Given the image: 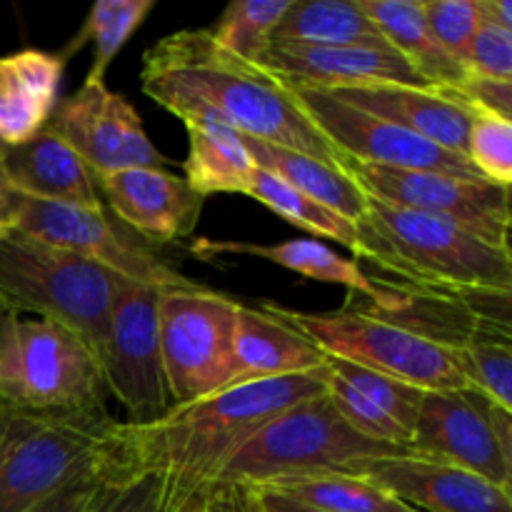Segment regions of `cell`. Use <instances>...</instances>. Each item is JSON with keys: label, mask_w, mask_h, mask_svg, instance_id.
<instances>
[{"label": "cell", "mask_w": 512, "mask_h": 512, "mask_svg": "<svg viewBox=\"0 0 512 512\" xmlns=\"http://www.w3.org/2000/svg\"><path fill=\"white\" fill-rule=\"evenodd\" d=\"M345 170L368 198L448 220L483 243L510 253V188L485 178L380 168L355 160H345Z\"/></svg>", "instance_id": "12"}, {"label": "cell", "mask_w": 512, "mask_h": 512, "mask_svg": "<svg viewBox=\"0 0 512 512\" xmlns=\"http://www.w3.org/2000/svg\"><path fill=\"white\" fill-rule=\"evenodd\" d=\"M325 93L465 158L470 123H473V105L455 88L383 83L335 88L325 90Z\"/></svg>", "instance_id": "19"}, {"label": "cell", "mask_w": 512, "mask_h": 512, "mask_svg": "<svg viewBox=\"0 0 512 512\" xmlns=\"http://www.w3.org/2000/svg\"><path fill=\"white\" fill-rule=\"evenodd\" d=\"M248 195L253 200H258V203H263L268 210H273L278 218L288 220L295 228L305 230V233L315 235V238H325L343 245L358 260L363 255V243H360L355 223L345 220L343 215L333 213V210L323 208V205L313 203V200L305 198L303 193L293 190L288 183L275 178L268 170H255V178Z\"/></svg>", "instance_id": "32"}, {"label": "cell", "mask_w": 512, "mask_h": 512, "mask_svg": "<svg viewBox=\"0 0 512 512\" xmlns=\"http://www.w3.org/2000/svg\"><path fill=\"white\" fill-rule=\"evenodd\" d=\"M458 90L473 108L512 120V80H493L468 75Z\"/></svg>", "instance_id": "39"}, {"label": "cell", "mask_w": 512, "mask_h": 512, "mask_svg": "<svg viewBox=\"0 0 512 512\" xmlns=\"http://www.w3.org/2000/svg\"><path fill=\"white\" fill-rule=\"evenodd\" d=\"M3 168L10 188L20 198L80 208L105 205L93 170L50 128L40 130L25 143L3 148Z\"/></svg>", "instance_id": "21"}, {"label": "cell", "mask_w": 512, "mask_h": 512, "mask_svg": "<svg viewBox=\"0 0 512 512\" xmlns=\"http://www.w3.org/2000/svg\"><path fill=\"white\" fill-rule=\"evenodd\" d=\"M290 8V0H235L223 10L208 33L220 48L248 63H258L270 48L275 25Z\"/></svg>", "instance_id": "33"}, {"label": "cell", "mask_w": 512, "mask_h": 512, "mask_svg": "<svg viewBox=\"0 0 512 512\" xmlns=\"http://www.w3.org/2000/svg\"><path fill=\"white\" fill-rule=\"evenodd\" d=\"M95 355L63 325L0 308V408L105 410Z\"/></svg>", "instance_id": "7"}, {"label": "cell", "mask_w": 512, "mask_h": 512, "mask_svg": "<svg viewBox=\"0 0 512 512\" xmlns=\"http://www.w3.org/2000/svg\"><path fill=\"white\" fill-rule=\"evenodd\" d=\"M458 358L470 388L512 413V338L488 335L460 348Z\"/></svg>", "instance_id": "34"}, {"label": "cell", "mask_w": 512, "mask_h": 512, "mask_svg": "<svg viewBox=\"0 0 512 512\" xmlns=\"http://www.w3.org/2000/svg\"><path fill=\"white\" fill-rule=\"evenodd\" d=\"M115 420L105 410L0 408V512H28L100 468Z\"/></svg>", "instance_id": "6"}, {"label": "cell", "mask_w": 512, "mask_h": 512, "mask_svg": "<svg viewBox=\"0 0 512 512\" xmlns=\"http://www.w3.org/2000/svg\"><path fill=\"white\" fill-rule=\"evenodd\" d=\"M290 90L315 128L335 145L345 160L395 170H428V173H448L460 178H483L463 155L450 153L378 115L363 113L325 90Z\"/></svg>", "instance_id": "14"}, {"label": "cell", "mask_w": 512, "mask_h": 512, "mask_svg": "<svg viewBox=\"0 0 512 512\" xmlns=\"http://www.w3.org/2000/svg\"><path fill=\"white\" fill-rule=\"evenodd\" d=\"M245 145H248L258 168L273 173L275 178L288 183L290 188L303 193L313 203L343 215L350 223H358L368 213L370 198L350 178L348 170L333 168L323 160H315L310 155L298 153V150L263 143V140L245 138Z\"/></svg>", "instance_id": "28"}, {"label": "cell", "mask_w": 512, "mask_h": 512, "mask_svg": "<svg viewBox=\"0 0 512 512\" xmlns=\"http://www.w3.org/2000/svg\"><path fill=\"white\" fill-rule=\"evenodd\" d=\"M410 450L470 470L512 493V413L478 390L423 393Z\"/></svg>", "instance_id": "11"}, {"label": "cell", "mask_w": 512, "mask_h": 512, "mask_svg": "<svg viewBox=\"0 0 512 512\" xmlns=\"http://www.w3.org/2000/svg\"><path fill=\"white\" fill-rule=\"evenodd\" d=\"M265 488L320 512H418L365 475L325 473Z\"/></svg>", "instance_id": "30"}, {"label": "cell", "mask_w": 512, "mask_h": 512, "mask_svg": "<svg viewBox=\"0 0 512 512\" xmlns=\"http://www.w3.org/2000/svg\"><path fill=\"white\" fill-rule=\"evenodd\" d=\"M363 243L360 260L388 283L430 290H512V253L493 248L448 220L395 208L370 198L355 223Z\"/></svg>", "instance_id": "3"}, {"label": "cell", "mask_w": 512, "mask_h": 512, "mask_svg": "<svg viewBox=\"0 0 512 512\" xmlns=\"http://www.w3.org/2000/svg\"><path fill=\"white\" fill-rule=\"evenodd\" d=\"M233 380L230 385L285 378L325 368L328 355L305 338L288 320L278 318L268 305H238L233 338Z\"/></svg>", "instance_id": "22"}, {"label": "cell", "mask_w": 512, "mask_h": 512, "mask_svg": "<svg viewBox=\"0 0 512 512\" xmlns=\"http://www.w3.org/2000/svg\"><path fill=\"white\" fill-rule=\"evenodd\" d=\"M468 75L493 80H512V30L480 23L468 53Z\"/></svg>", "instance_id": "37"}, {"label": "cell", "mask_w": 512, "mask_h": 512, "mask_svg": "<svg viewBox=\"0 0 512 512\" xmlns=\"http://www.w3.org/2000/svg\"><path fill=\"white\" fill-rule=\"evenodd\" d=\"M365 478L418 512H512V493L490 480L423 455L370 463Z\"/></svg>", "instance_id": "20"}, {"label": "cell", "mask_w": 512, "mask_h": 512, "mask_svg": "<svg viewBox=\"0 0 512 512\" xmlns=\"http://www.w3.org/2000/svg\"><path fill=\"white\" fill-rule=\"evenodd\" d=\"M48 128L78 153L93 175L128 168H168L170 160L145 133L138 110L105 83H83L58 100Z\"/></svg>", "instance_id": "15"}, {"label": "cell", "mask_w": 512, "mask_h": 512, "mask_svg": "<svg viewBox=\"0 0 512 512\" xmlns=\"http://www.w3.org/2000/svg\"><path fill=\"white\" fill-rule=\"evenodd\" d=\"M270 43L363 45L385 43L358 0H290Z\"/></svg>", "instance_id": "29"}, {"label": "cell", "mask_w": 512, "mask_h": 512, "mask_svg": "<svg viewBox=\"0 0 512 512\" xmlns=\"http://www.w3.org/2000/svg\"><path fill=\"white\" fill-rule=\"evenodd\" d=\"M225 512H255L253 498H250V490L248 488L235 490V495L230 498V503H228V508H225Z\"/></svg>", "instance_id": "43"}, {"label": "cell", "mask_w": 512, "mask_h": 512, "mask_svg": "<svg viewBox=\"0 0 512 512\" xmlns=\"http://www.w3.org/2000/svg\"><path fill=\"white\" fill-rule=\"evenodd\" d=\"M465 158L485 180L510 188L512 183V120L473 108Z\"/></svg>", "instance_id": "35"}, {"label": "cell", "mask_w": 512, "mask_h": 512, "mask_svg": "<svg viewBox=\"0 0 512 512\" xmlns=\"http://www.w3.org/2000/svg\"><path fill=\"white\" fill-rule=\"evenodd\" d=\"M10 230L80 255L130 283L150 285L155 290H190L200 285L155 253L153 245L125 228L105 205L80 208L18 195Z\"/></svg>", "instance_id": "10"}, {"label": "cell", "mask_w": 512, "mask_h": 512, "mask_svg": "<svg viewBox=\"0 0 512 512\" xmlns=\"http://www.w3.org/2000/svg\"><path fill=\"white\" fill-rule=\"evenodd\" d=\"M15 203H18V193L10 188L3 168V150H0V225H5V228H10V223H13Z\"/></svg>", "instance_id": "42"}, {"label": "cell", "mask_w": 512, "mask_h": 512, "mask_svg": "<svg viewBox=\"0 0 512 512\" xmlns=\"http://www.w3.org/2000/svg\"><path fill=\"white\" fill-rule=\"evenodd\" d=\"M125 283L80 255L18 230L0 238V308L63 325L98 365H103L110 315Z\"/></svg>", "instance_id": "4"}, {"label": "cell", "mask_w": 512, "mask_h": 512, "mask_svg": "<svg viewBox=\"0 0 512 512\" xmlns=\"http://www.w3.org/2000/svg\"><path fill=\"white\" fill-rule=\"evenodd\" d=\"M238 305L240 300L205 285L160 290V350L173 405L193 403L230 388Z\"/></svg>", "instance_id": "9"}, {"label": "cell", "mask_w": 512, "mask_h": 512, "mask_svg": "<svg viewBox=\"0 0 512 512\" xmlns=\"http://www.w3.org/2000/svg\"><path fill=\"white\" fill-rule=\"evenodd\" d=\"M0 150H3V145H0Z\"/></svg>", "instance_id": "45"}, {"label": "cell", "mask_w": 512, "mask_h": 512, "mask_svg": "<svg viewBox=\"0 0 512 512\" xmlns=\"http://www.w3.org/2000/svg\"><path fill=\"white\" fill-rule=\"evenodd\" d=\"M105 485L88 512H223L230 483L193 488L158 470L123 473L105 460Z\"/></svg>", "instance_id": "26"}, {"label": "cell", "mask_w": 512, "mask_h": 512, "mask_svg": "<svg viewBox=\"0 0 512 512\" xmlns=\"http://www.w3.org/2000/svg\"><path fill=\"white\" fill-rule=\"evenodd\" d=\"M325 368V395L350 428L378 443L410 448L423 390L340 358H328Z\"/></svg>", "instance_id": "18"}, {"label": "cell", "mask_w": 512, "mask_h": 512, "mask_svg": "<svg viewBox=\"0 0 512 512\" xmlns=\"http://www.w3.org/2000/svg\"><path fill=\"white\" fill-rule=\"evenodd\" d=\"M65 60L48 50H18L0 58V145H20L48 128L58 105Z\"/></svg>", "instance_id": "23"}, {"label": "cell", "mask_w": 512, "mask_h": 512, "mask_svg": "<svg viewBox=\"0 0 512 512\" xmlns=\"http://www.w3.org/2000/svg\"><path fill=\"white\" fill-rule=\"evenodd\" d=\"M8 230H10V228H5V225H0V238H3V235L8 233Z\"/></svg>", "instance_id": "44"}, {"label": "cell", "mask_w": 512, "mask_h": 512, "mask_svg": "<svg viewBox=\"0 0 512 512\" xmlns=\"http://www.w3.org/2000/svg\"><path fill=\"white\" fill-rule=\"evenodd\" d=\"M105 463L100 468L90 470V473L80 475L73 483H68L65 488H60L58 493H53L50 498H45L43 503L35 505L28 512H88L93 500L98 498L100 488L105 485Z\"/></svg>", "instance_id": "38"}, {"label": "cell", "mask_w": 512, "mask_h": 512, "mask_svg": "<svg viewBox=\"0 0 512 512\" xmlns=\"http://www.w3.org/2000/svg\"><path fill=\"white\" fill-rule=\"evenodd\" d=\"M413 455L350 428L328 395L300 400L263 425L223 468L215 483L265 488L310 475H363L370 463Z\"/></svg>", "instance_id": "5"}, {"label": "cell", "mask_w": 512, "mask_h": 512, "mask_svg": "<svg viewBox=\"0 0 512 512\" xmlns=\"http://www.w3.org/2000/svg\"><path fill=\"white\" fill-rule=\"evenodd\" d=\"M265 305L313 340L328 358L348 360L360 368L413 385L423 393L470 388L460 368L458 350L420 338L390 320L368 313L353 300L333 313H303L275 303Z\"/></svg>", "instance_id": "8"}, {"label": "cell", "mask_w": 512, "mask_h": 512, "mask_svg": "<svg viewBox=\"0 0 512 512\" xmlns=\"http://www.w3.org/2000/svg\"><path fill=\"white\" fill-rule=\"evenodd\" d=\"M250 498H253L255 512H320L313 508H305V505L295 503V500L285 498V495L275 493L268 488H248Z\"/></svg>", "instance_id": "40"}, {"label": "cell", "mask_w": 512, "mask_h": 512, "mask_svg": "<svg viewBox=\"0 0 512 512\" xmlns=\"http://www.w3.org/2000/svg\"><path fill=\"white\" fill-rule=\"evenodd\" d=\"M480 18L483 23L500 25V28L512 30V3L510 0H478Z\"/></svg>", "instance_id": "41"}, {"label": "cell", "mask_w": 512, "mask_h": 512, "mask_svg": "<svg viewBox=\"0 0 512 512\" xmlns=\"http://www.w3.org/2000/svg\"><path fill=\"white\" fill-rule=\"evenodd\" d=\"M140 88L180 120L210 113L245 138L298 150L345 170V158L315 128L293 90L220 48L208 28L178 30L150 45L143 53Z\"/></svg>", "instance_id": "1"}, {"label": "cell", "mask_w": 512, "mask_h": 512, "mask_svg": "<svg viewBox=\"0 0 512 512\" xmlns=\"http://www.w3.org/2000/svg\"><path fill=\"white\" fill-rule=\"evenodd\" d=\"M183 123L188 130L183 170L190 188L203 198L213 193L248 195L258 165L245 145V135L210 113L190 115Z\"/></svg>", "instance_id": "25"}, {"label": "cell", "mask_w": 512, "mask_h": 512, "mask_svg": "<svg viewBox=\"0 0 512 512\" xmlns=\"http://www.w3.org/2000/svg\"><path fill=\"white\" fill-rule=\"evenodd\" d=\"M423 13L440 48L465 68L470 45L483 23L478 0H423Z\"/></svg>", "instance_id": "36"}, {"label": "cell", "mask_w": 512, "mask_h": 512, "mask_svg": "<svg viewBox=\"0 0 512 512\" xmlns=\"http://www.w3.org/2000/svg\"><path fill=\"white\" fill-rule=\"evenodd\" d=\"M325 380L328 368L230 385L208 398L173 405L148 425L115 423L105 460L123 473L158 470L193 488L213 485L268 420L300 400L323 395Z\"/></svg>", "instance_id": "2"}, {"label": "cell", "mask_w": 512, "mask_h": 512, "mask_svg": "<svg viewBox=\"0 0 512 512\" xmlns=\"http://www.w3.org/2000/svg\"><path fill=\"white\" fill-rule=\"evenodd\" d=\"M105 208L148 245L180 243L198 228L205 198L168 168H128L95 178Z\"/></svg>", "instance_id": "16"}, {"label": "cell", "mask_w": 512, "mask_h": 512, "mask_svg": "<svg viewBox=\"0 0 512 512\" xmlns=\"http://www.w3.org/2000/svg\"><path fill=\"white\" fill-rule=\"evenodd\" d=\"M160 290L125 283L110 315L103 373L105 393L118 400L128 425H148L173 408L158 328Z\"/></svg>", "instance_id": "13"}, {"label": "cell", "mask_w": 512, "mask_h": 512, "mask_svg": "<svg viewBox=\"0 0 512 512\" xmlns=\"http://www.w3.org/2000/svg\"><path fill=\"white\" fill-rule=\"evenodd\" d=\"M190 253L203 260H213V255H253V258L268 260L285 270L305 275L310 280L328 285H340L348 290L353 298L375 303L383 293V283L378 278H370L360 270L358 260H348L335 253L323 240H283V243L265 245L248 243V240H210L200 238L198 243H190Z\"/></svg>", "instance_id": "24"}, {"label": "cell", "mask_w": 512, "mask_h": 512, "mask_svg": "<svg viewBox=\"0 0 512 512\" xmlns=\"http://www.w3.org/2000/svg\"><path fill=\"white\" fill-rule=\"evenodd\" d=\"M358 5L385 43L398 50L425 83L433 88H460L465 83L468 70L440 48L425 20L423 0H358Z\"/></svg>", "instance_id": "27"}, {"label": "cell", "mask_w": 512, "mask_h": 512, "mask_svg": "<svg viewBox=\"0 0 512 512\" xmlns=\"http://www.w3.org/2000/svg\"><path fill=\"white\" fill-rule=\"evenodd\" d=\"M258 68L288 88H355V85H428L388 43L290 45L270 43ZM433 88V85H430Z\"/></svg>", "instance_id": "17"}, {"label": "cell", "mask_w": 512, "mask_h": 512, "mask_svg": "<svg viewBox=\"0 0 512 512\" xmlns=\"http://www.w3.org/2000/svg\"><path fill=\"white\" fill-rule=\"evenodd\" d=\"M155 8V0H98L85 15L78 33L70 38V43L60 50V58L68 60L70 55L80 53L88 40H93L95 55L88 75L83 83H105V73L125 48L135 30L145 23Z\"/></svg>", "instance_id": "31"}]
</instances>
